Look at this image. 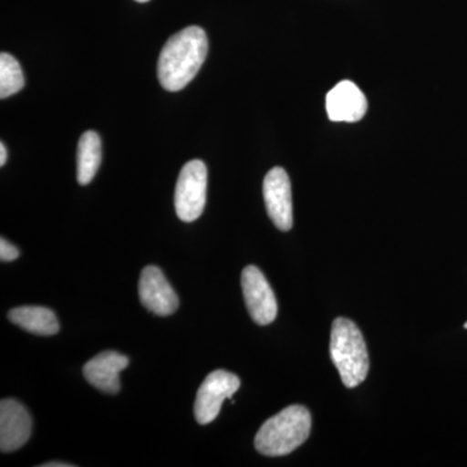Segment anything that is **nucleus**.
Instances as JSON below:
<instances>
[{
    "label": "nucleus",
    "mask_w": 467,
    "mask_h": 467,
    "mask_svg": "<svg viewBox=\"0 0 467 467\" xmlns=\"http://www.w3.org/2000/svg\"><path fill=\"white\" fill-rule=\"evenodd\" d=\"M42 467H72V466H75V465H70V463H67V462H47V463H43V465H41Z\"/></svg>",
    "instance_id": "nucleus-17"
},
{
    "label": "nucleus",
    "mask_w": 467,
    "mask_h": 467,
    "mask_svg": "<svg viewBox=\"0 0 467 467\" xmlns=\"http://www.w3.org/2000/svg\"><path fill=\"white\" fill-rule=\"evenodd\" d=\"M208 171L202 160H192L181 171L175 186L174 207L183 223L202 216L207 201Z\"/></svg>",
    "instance_id": "nucleus-4"
},
{
    "label": "nucleus",
    "mask_w": 467,
    "mask_h": 467,
    "mask_svg": "<svg viewBox=\"0 0 467 467\" xmlns=\"http://www.w3.org/2000/svg\"><path fill=\"white\" fill-rule=\"evenodd\" d=\"M18 256H20V252L15 245L5 241V238L0 239V260L3 263H11V261L18 259Z\"/></svg>",
    "instance_id": "nucleus-15"
},
{
    "label": "nucleus",
    "mask_w": 467,
    "mask_h": 467,
    "mask_svg": "<svg viewBox=\"0 0 467 467\" xmlns=\"http://www.w3.org/2000/svg\"><path fill=\"white\" fill-rule=\"evenodd\" d=\"M135 2L146 3V2H149V0H135Z\"/></svg>",
    "instance_id": "nucleus-18"
},
{
    "label": "nucleus",
    "mask_w": 467,
    "mask_h": 467,
    "mask_svg": "<svg viewBox=\"0 0 467 467\" xmlns=\"http://www.w3.org/2000/svg\"><path fill=\"white\" fill-rule=\"evenodd\" d=\"M129 365V358L115 350H107L95 356L84 367L86 380L101 392L119 391V373Z\"/></svg>",
    "instance_id": "nucleus-11"
},
{
    "label": "nucleus",
    "mask_w": 467,
    "mask_h": 467,
    "mask_svg": "<svg viewBox=\"0 0 467 467\" xmlns=\"http://www.w3.org/2000/svg\"><path fill=\"white\" fill-rule=\"evenodd\" d=\"M241 387V379L235 374L225 370H216L209 374L196 395L195 418L201 425H208L216 420L221 408L227 399Z\"/></svg>",
    "instance_id": "nucleus-5"
},
{
    "label": "nucleus",
    "mask_w": 467,
    "mask_h": 467,
    "mask_svg": "<svg viewBox=\"0 0 467 467\" xmlns=\"http://www.w3.org/2000/svg\"><path fill=\"white\" fill-rule=\"evenodd\" d=\"M208 54V38L199 26H189L168 39L160 54L158 76L165 90H182L195 78Z\"/></svg>",
    "instance_id": "nucleus-1"
},
{
    "label": "nucleus",
    "mask_w": 467,
    "mask_h": 467,
    "mask_svg": "<svg viewBox=\"0 0 467 467\" xmlns=\"http://www.w3.org/2000/svg\"><path fill=\"white\" fill-rule=\"evenodd\" d=\"M330 353L344 386L355 389L367 379V343L355 322L343 317L335 319L331 328Z\"/></svg>",
    "instance_id": "nucleus-3"
},
{
    "label": "nucleus",
    "mask_w": 467,
    "mask_h": 467,
    "mask_svg": "<svg viewBox=\"0 0 467 467\" xmlns=\"http://www.w3.org/2000/svg\"><path fill=\"white\" fill-rule=\"evenodd\" d=\"M312 417L308 409L292 405L269 418L254 438V447L267 457L290 454L309 438Z\"/></svg>",
    "instance_id": "nucleus-2"
},
{
    "label": "nucleus",
    "mask_w": 467,
    "mask_h": 467,
    "mask_svg": "<svg viewBox=\"0 0 467 467\" xmlns=\"http://www.w3.org/2000/svg\"><path fill=\"white\" fill-rule=\"evenodd\" d=\"M5 161H7V149H5V143L0 144V165L5 167Z\"/></svg>",
    "instance_id": "nucleus-16"
},
{
    "label": "nucleus",
    "mask_w": 467,
    "mask_h": 467,
    "mask_svg": "<svg viewBox=\"0 0 467 467\" xmlns=\"http://www.w3.org/2000/svg\"><path fill=\"white\" fill-rule=\"evenodd\" d=\"M140 299L144 308L155 315L167 317L180 306L177 294L158 266L144 267L140 279Z\"/></svg>",
    "instance_id": "nucleus-9"
},
{
    "label": "nucleus",
    "mask_w": 467,
    "mask_h": 467,
    "mask_svg": "<svg viewBox=\"0 0 467 467\" xmlns=\"http://www.w3.org/2000/svg\"><path fill=\"white\" fill-rule=\"evenodd\" d=\"M465 328H467V322H466V324H465Z\"/></svg>",
    "instance_id": "nucleus-19"
},
{
    "label": "nucleus",
    "mask_w": 467,
    "mask_h": 467,
    "mask_svg": "<svg viewBox=\"0 0 467 467\" xmlns=\"http://www.w3.org/2000/svg\"><path fill=\"white\" fill-rule=\"evenodd\" d=\"M264 199L267 214L281 232H288L294 223L290 178L284 168H273L264 180Z\"/></svg>",
    "instance_id": "nucleus-7"
},
{
    "label": "nucleus",
    "mask_w": 467,
    "mask_h": 467,
    "mask_svg": "<svg viewBox=\"0 0 467 467\" xmlns=\"http://www.w3.org/2000/svg\"><path fill=\"white\" fill-rule=\"evenodd\" d=\"M101 162V140L95 131L82 134L77 150V180L79 184H88L97 175Z\"/></svg>",
    "instance_id": "nucleus-13"
},
{
    "label": "nucleus",
    "mask_w": 467,
    "mask_h": 467,
    "mask_svg": "<svg viewBox=\"0 0 467 467\" xmlns=\"http://www.w3.org/2000/svg\"><path fill=\"white\" fill-rule=\"evenodd\" d=\"M26 85V77L20 63L12 55L3 52L0 55V98L11 97L23 90Z\"/></svg>",
    "instance_id": "nucleus-14"
},
{
    "label": "nucleus",
    "mask_w": 467,
    "mask_h": 467,
    "mask_svg": "<svg viewBox=\"0 0 467 467\" xmlns=\"http://www.w3.org/2000/svg\"><path fill=\"white\" fill-rule=\"evenodd\" d=\"M33 420L27 409L15 399L0 402V450L5 453L20 450L32 435Z\"/></svg>",
    "instance_id": "nucleus-8"
},
{
    "label": "nucleus",
    "mask_w": 467,
    "mask_h": 467,
    "mask_svg": "<svg viewBox=\"0 0 467 467\" xmlns=\"http://www.w3.org/2000/svg\"><path fill=\"white\" fill-rule=\"evenodd\" d=\"M326 110L331 121L358 122L367 115V97L352 81H342L326 97Z\"/></svg>",
    "instance_id": "nucleus-10"
},
{
    "label": "nucleus",
    "mask_w": 467,
    "mask_h": 467,
    "mask_svg": "<svg viewBox=\"0 0 467 467\" xmlns=\"http://www.w3.org/2000/svg\"><path fill=\"white\" fill-rule=\"evenodd\" d=\"M242 290L251 318L257 325L272 324L278 313L275 291L259 267L250 265L242 273Z\"/></svg>",
    "instance_id": "nucleus-6"
},
{
    "label": "nucleus",
    "mask_w": 467,
    "mask_h": 467,
    "mask_svg": "<svg viewBox=\"0 0 467 467\" xmlns=\"http://www.w3.org/2000/svg\"><path fill=\"white\" fill-rule=\"evenodd\" d=\"M8 319L27 333L41 337H51L60 330L54 310L45 306H18L9 310Z\"/></svg>",
    "instance_id": "nucleus-12"
}]
</instances>
